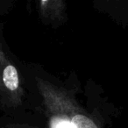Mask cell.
Here are the masks:
<instances>
[{
	"mask_svg": "<svg viewBox=\"0 0 128 128\" xmlns=\"http://www.w3.org/2000/svg\"><path fill=\"white\" fill-rule=\"evenodd\" d=\"M3 82L8 90L12 91L16 90L20 85L18 75L17 68L12 65H8L6 67L3 72Z\"/></svg>",
	"mask_w": 128,
	"mask_h": 128,
	"instance_id": "cell-1",
	"label": "cell"
},
{
	"mask_svg": "<svg viewBox=\"0 0 128 128\" xmlns=\"http://www.w3.org/2000/svg\"><path fill=\"white\" fill-rule=\"evenodd\" d=\"M75 128H98L94 122L88 117L82 114H76L71 119Z\"/></svg>",
	"mask_w": 128,
	"mask_h": 128,
	"instance_id": "cell-2",
	"label": "cell"
},
{
	"mask_svg": "<svg viewBox=\"0 0 128 128\" xmlns=\"http://www.w3.org/2000/svg\"><path fill=\"white\" fill-rule=\"evenodd\" d=\"M53 128H75L71 122L68 120H58L54 124Z\"/></svg>",
	"mask_w": 128,
	"mask_h": 128,
	"instance_id": "cell-3",
	"label": "cell"
}]
</instances>
